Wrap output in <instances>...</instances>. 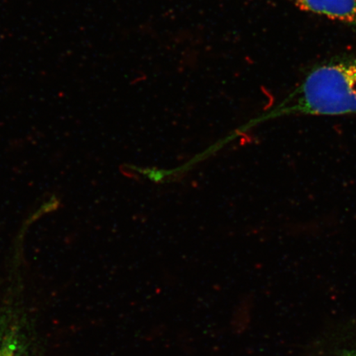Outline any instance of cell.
<instances>
[{
  "mask_svg": "<svg viewBox=\"0 0 356 356\" xmlns=\"http://www.w3.org/2000/svg\"><path fill=\"white\" fill-rule=\"evenodd\" d=\"M302 114H356V56L337 58L315 67L270 117Z\"/></svg>",
  "mask_w": 356,
  "mask_h": 356,
  "instance_id": "1",
  "label": "cell"
},
{
  "mask_svg": "<svg viewBox=\"0 0 356 356\" xmlns=\"http://www.w3.org/2000/svg\"><path fill=\"white\" fill-rule=\"evenodd\" d=\"M0 356H30L24 320L13 308L0 311Z\"/></svg>",
  "mask_w": 356,
  "mask_h": 356,
  "instance_id": "2",
  "label": "cell"
},
{
  "mask_svg": "<svg viewBox=\"0 0 356 356\" xmlns=\"http://www.w3.org/2000/svg\"><path fill=\"white\" fill-rule=\"evenodd\" d=\"M298 8L356 26V0H291Z\"/></svg>",
  "mask_w": 356,
  "mask_h": 356,
  "instance_id": "3",
  "label": "cell"
}]
</instances>
